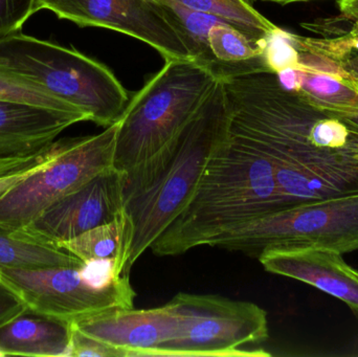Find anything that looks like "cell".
Instances as JSON below:
<instances>
[{
  "mask_svg": "<svg viewBox=\"0 0 358 357\" xmlns=\"http://www.w3.org/2000/svg\"><path fill=\"white\" fill-rule=\"evenodd\" d=\"M220 81L227 132L268 159L281 210L358 194V124L310 104L275 73Z\"/></svg>",
  "mask_w": 358,
  "mask_h": 357,
  "instance_id": "cell-1",
  "label": "cell"
},
{
  "mask_svg": "<svg viewBox=\"0 0 358 357\" xmlns=\"http://www.w3.org/2000/svg\"><path fill=\"white\" fill-rule=\"evenodd\" d=\"M227 130V103L219 80L171 140L125 172L124 213L131 222L132 240L124 276H129L134 264L191 201Z\"/></svg>",
  "mask_w": 358,
  "mask_h": 357,
  "instance_id": "cell-2",
  "label": "cell"
},
{
  "mask_svg": "<svg viewBox=\"0 0 358 357\" xmlns=\"http://www.w3.org/2000/svg\"><path fill=\"white\" fill-rule=\"evenodd\" d=\"M281 210L266 157L227 130L185 209L151 245L159 257L182 255L222 233Z\"/></svg>",
  "mask_w": 358,
  "mask_h": 357,
  "instance_id": "cell-3",
  "label": "cell"
},
{
  "mask_svg": "<svg viewBox=\"0 0 358 357\" xmlns=\"http://www.w3.org/2000/svg\"><path fill=\"white\" fill-rule=\"evenodd\" d=\"M218 81L194 59L166 60L119 119L113 167L128 171L161 150L197 112Z\"/></svg>",
  "mask_w": 358,
  "mask_h": 357,
  "instance_id": "cell-4",
  "label": "cell"
},
{
  "mask_svg": "<svg viewBox=\"0 0 358 357\" xmlns=\"http://www.w3.org/2000/svg\"><path fill=\"white\" fill-rule=\"evenodd\" d=\"M0 65L37 82L103 127L115 123L129 103L128 92L108 67L75 48L22 31L0 39Z\"/></svg>",
  "mask_w": 358,
  "mask_h": 357,
  "instance_id": "cell-5",
  "label": "cell"
},
{
  "mask_svg": "<svg viewBox=\"0 0 358 357\" xmlns=\"http://www.w3.org/2000/svg\"><path fill=\"white\" fill-rule=\"evenodd\" d=\"M208 247L259 257L271 247L358 251V194L265 214L215 237Z\"/></svg>",
  "mask_w": 358,
  "mask_h": 357,
  "instance_id": "cell-6",
  "label": "cell"
},
{
  "mask_svg": "<svg viewBox=\"0 0 358 357\" xmlns=\"http://www.w3.org/2000/svg\"><path fill=\"white\" fill-rule=\"evenodd\" d=\"M119 119L94 136L57 140L48 163L0 198V226L19 231L52 203L113 167Z\"/></svg>",
  "mask_w": 358,
  "mask_h": 357,
  "instance_id": "cell-7",
  "label": "cell"
},
{
  "mask_svg": "<svg viewBox=\"0 0 358 357\" xmlns=\"http://www.w3.org/2000/svg\"><path fill=\"white\" fill-rule=\"evenodd\" d=\"M170 302L180 319V331L163 356H271L261 348H248L268 339L266 312L256 304L185 293Z\"/></svg>",
  "mask_w": 358,
  "mask_h": 357,
  "instance_id": "cell-8",
  "label": "cell"
},
{
  "mask_svg": "<svg viewBox=\"0 0 358 357\" xmlns=\"http://www.w3.org/2000/svg\"><path fill=\"white\" fill-rule=\"evenodd\" d=\"M83 265L6 268L0 270V279L18 293L27 307L66 322L134 307L136 293L129 276L111 286L100 287L86 276Z\"/></svg>",
  "mask_w": 358,
  "mask_h": 357,
  "instance_id": "cell-9",
  "label": "cell"
},
{
  "mask_svg": "<svg viewBox=\"0 0 358 357\" xmlns=\"http://www.w3.org/2000/svg\"><path fill=\"white\" fill-rule=\"evenodd\" d=\"M41 10L80 27H102L136 38L165 60L194 59L178 19L161 0H36V10Z\"/></svg>",
  "mask_w": 358,
  "mask_h": 357,
  "instance_id": "cell-10",
  "label": "cell"
},
{
  "mask_svg": "<svg viewBox=\"0 0 358 357\" xmlns=\"http://www.w3.org/2000/svg\"><path fill=\"white\" fill-rule=\"evenodd\" d=\"M125 172L111 167L75 192L46 207L20 232L39 242L58 245L113 221L124 212Z\"/></svg>",
  "mask_w": 358,
  "mask_h": 357,
  "instance_id": "cell-11",
  "label": "cell"
},
{
  "mask_svg": "<svg viewBox=\"0 0 358 357\" xmlns=\"http://www.w3.org/2000/svg\"><path fill=\"white\" fill-rule=\"evenodd\" d=\"M85 121L76 111L0 100V177L44 161L59 134Z\"/></svg>",
  "mask_w": 358,
  "mask_h": 357,
  "instance_id": "cell-12",
  "label": "cell"
},
{
  "mask_svg": "<svg viewBox=\"0 0 358 357\" xmlns=\"http://www.w3.org/2000/svg\"><path fill=\"white\" fill-rule=\"evenodd\" d=\"M71 324L84 335L119 350L123 357L163 356L180 331V319L171 302L150 309L107 310Z\"/></svg>",
  "mask_w": 358,
  "mask_h": 357,
  "instance_id": "cell-13",
  "label": "cell"
},
{
  "mask_svg": "<svg viewBox=\"0 0 358 357\" xmlns=\"http://www.w3.org/2000/svg\"><path fill=\"white\" fill-rule=\"evenodd\" d=\"M259 261L266 272L301 281L347 304L358 318V270L342 254L313 247L264 249Z\"/></svg>",
  "mask_w": 358,
  "mask_h": 357,
  "instance_id": "cell-14",
  "label": "cell"
},
{
  "mask_svg": "<svg viewBox=\"0 0 358 357\" xmlns=\"http://www.w3.org/2000/svg\"><path fill=\"white\" fill-rule=\"evenodd\" d=\"M71 323L27 307L0 327L3 356L69 357Z\"/></svg>",
  "mask_w": 358,
  "mask_h": 357,
  "instance_id": "cell-15",
  "label": "cell"
},
{
  "mask_svg": "<svg viewBox=\"0 0 358 357\" xmlns=\"http://www.w3.org/2000/svg\"><path fill=\"white\" fill-rule=\"evenodd\" d=\"M268 39H258L227 21H219L208 31V68L218 80L260 71L273 73L266 58Z\"/></svg>",
  "mask_w": 358,
  "mask_h": 357,
  "instance_id": "cell-16",
  "label": "cell"
},
{
  "mask_svg": "<svg viewBox=\"0 0 358 357\" xmlns=\"http://www.w3.org/2000/svg\"><path fill=\"white\" fill-rule=\"evenodd\" d=\"M284 87L310 104L343 115H358V81L350 75H332L301 68L277 73Z\"/></svg>",
  "mask_w": 358,
  "mask_h": 357,
  "instance_id": "cell-17",
  "label": "cell"
},
{
  "mask_svg": "<svg viewBox=\"0 0 358 357\" xmlns=\"http://www.w3.org/2000/svg\"><path fill=\"white\" fill-rule=\"evenodd\" d=\"M131 240V222L123 212L113 221L92 228L58 245L84 263L92 260H115L117 274L124 276Z\"/></svg>",
  "mask_w": 358,
  "mask_h": 357,
  "instance_id": "cell-18",
  "label": "cell"
},
{
  "mask_svg": "<svg viewBox=\"0 0 358 357\" xmlns=\"http://www.w3.org/2000/svg\"><path fill=\"white\" fill-rule=\"evenodd\" d=\"M83 264L79 258L59 245L39 242L20 231L0 226V270L6 268H40Z\"/></svg>",
  "mask_w": 358,
  "mask_h": 357,
  "instance_id": "cell-19",
  "label": "cell"
},
{
  "mask_svg": "<svg viewBox=\"0 0 358 357\" xmlns=\"http://www.w3.org/2000/svg\"><path fill=\"white\" fill-rule=\"evenodd\" d=\"M189 10L222 19L258 39H268L280 27L258 12L245 0H166Z\"/></svg>",
  "mask_w": 358,
  "mask_h": 357,
  "instance_id": "cell-20",
  "label": "cell"
},
{
  "mask_svg": "<svg viewBox=\"0 0 358 357\" xmlns=\"http://www.w3.org/2000/svg\"><path fill=\"white\" fill-rule=\"evenodd\" d=\"M0 100L27 103L57 110L81 112L75 107L55 98L37 82L31 81L2 65H0Z\"/></svg>",
  "mask_w": 358,
  "mask_h": 357,
  "instance_id": "cell-21",
  "label": "cell"
},
{
  "mask_svg": "<svg viewBox=\"0 0 358 357\" xmlns=\"http://www.w3.org/2000/svg\"><path fill=\"white\" fill-rule=\"evenodd\" d=\"M348 33L332 38H306L289 33L292 43L299 50L321 54L336 63L358 54V21Z\"/></svg>",
  "mask_w": 358,
  "mask_h": 357,
  "instance_id": "cell-22",
  "label": "cell"
},
{
  "mask_svg": "<svg viewBox=\"0 0 358 357\" xmlns=\"http://www.w3.org/2000/svg\"><path fill=\"white\" fill-rule=\"evenodd\" d=\"M36 12V0H0V39L20 33Z\"/></svg>",
  "mask_w": 358,
  "mask_h": 357,
  "instance_id": "cell-23",
  "label": "cell"
},
{
  "mask_svg": "<svg viewBox=\"0 0 358 357\" xmlns=\"http://www.w3.org/2000/svg\"><path fill=\"white\" fill-rule=\"evenodd\" d=\"M69 356L123 357L121 352L94 337L84 335L71 324Z\"/></svg>",
  "mask_w": 358,
  "mask_h": 357,
  "instance_id": "cell-24",
  "label": "cell"
},
{
  "mask_svg": "<svg viewBox=\"0 0 358 357\" xmlns=\"http://www.w3.org/2000/svg\"><path fill=\"white\" fill-rule=\"evenodd\" d=\"M27 309L18 293L0 279V327Z\"/></svg>",
  "mask_w": 358,
  "mask_h": 357,
  "instance_id": "cell-25",
  "label": "cell"
},
{
  "mask_svg": "<svg viewBox=\"0 0 358 357\" xmlns=\"http://www.w3.org/2000/svg\"><path fill=\"white\" fill-rule=\"evenodd\" d=\"M57 150V140H55L54 145H52V151H50L48 156L46 157L44 161H40L37 165L31 166V167L27 168V169L22 170V171L16 172L14 174H10V175L2 176L0 177V198L6 194V192L10 190L15 184L20 182L21 180L27 178V176L31 175L33 172H35L36 170L41 168L42 166L45 165L46 163L50 161L52 156H54L55 152Z\"/></svg>",
  "mask_w": 358,
  "mask_h": 357,
  "instance_id": "cell-26",
  "label": "cell"
},
{
  "mask_svg": "<svg viewBox=\"0 0 358 357\" xmlns=\"http://www.w3.org/2000/svg\"><path fill=\"white\" fill-rule=\"evenodd\" d=\"M338 6L345 18L358 21V0H338Z\"/></svg>",
  "mask_w": 358,
  "mask_h": 357,
  "instance_id": "cell-27",
  "label": "cell"
},
{
  "mask_svg": "<svg viewBox=\"0 0 358 357\" xmlns=\"http://www.w3.org/2000/svg\"><path fill=\"white\" fill-rule=\"evenodd\" d=\"M340 66L344 69L345 71L349 73L351 77L355 78L358 81V54H352L348 58L338 62Z\"/></svg>",
  "mask_w": 358,
  "mask_h": 357,
  "instance_id": "cell-28",
  "label": "cell"
},
{
  "mask_svg": "<svg viewBox=\"0 0 358 357\" xmlns=\"http://www.w3.org/2000/svg\"><path fill=\"white\" fill-rule=\"evenodd\" d=\"M263 1L275 2L280 4L294 3V2L309 1V0H263ZM338 1V0H336Z\"/></svg>",
  "mask_w": 358,
  "mask_h": 357,
  "instance_id": "cell-29",
  "label": "cell"
},
{
  "mask_svg": "<svg viewBox=\"0 0 358 357\" xmlns=\"http://www.w3.org/2000/svg\"><path fill=\"white\" fill-rule=\"evenodd\" d=\"M345 117H348L351 121L355 122V123L358 124V115H345Z\"/></svg>",
  "mask_w": 358,
  "mask_h": 357,
  "instance_id": "cell-30",
  "label": "cell"
},
{
  "mask_svg": "<svg viewBox=\"0 0 358 357\" xmlns=\"http://www.w3.org/2000/svg\"><path fill=\"white\" fill-rule=\"evenodd\" d=\"M248 3H250V6H254L255 2L257 1V0H245Z\"/></svg>",
  "mask_w": 358,
  "mask_h": 357,
  "instance_id": "cell-31",
  "label": "cell"
},
{
  "mask_svg": "<svg viewBox=\"0 0 358 357\" xmlns=\"http://www.w3.org/2000/svg\"><path fill=\"white\" fill-rule=\"evenodd\" d=\"M0 357H4V356H3V354H0Z\"/></svg>",
  "mask_w": 358,
  "mask_h": 357,
  "instance_id": "cell-32",
  "label": "cell"
}]
</instances>
